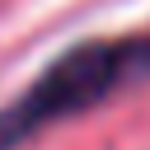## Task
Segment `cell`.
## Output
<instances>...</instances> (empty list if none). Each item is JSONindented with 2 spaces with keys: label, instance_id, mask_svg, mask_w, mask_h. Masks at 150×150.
<instances>
[{
  "label": "cell",
  "instance_id": "obj_1",
  "mask_svg": "<svg viewBox=\"0 0 150 150\" xmlns=\"http://www.w3.org/2000/svg\"><path fill=\"white\" fill-rule=\"evenodd\" d=\"M145 75H150V33L89 38V42L61 52L19 98H9L0 108V150H14L33 131L94 108Z\"/></svg>",
  "mask_w": 150,
  "mask_h": 150
}]
</instances>
